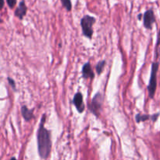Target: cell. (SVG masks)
Returning <instances> with one entry per match:
<instances>
[{"mask_svg": "<svg viewBox=\"0 0 160 160\" xmlns=\"http://www.w3.org/2000/svg\"><path fill=\"white\" fill-rule=\"evenodd\" d=\"M7 79H8V83H9V84L10 85V86L11 87H12V89H13V90H17V88H16V83H15V81H14L13 79H12V78H11L10 77H8L7 78Z\"/></svg>", "mask_w": 160, "mask_h": 160, "instance_id": "5bb4252c", "label": "cell"}, {"mask_svg": "<svg viewBox=\"0 0 160 160\" xmlns=\"http://www.w3.org/2000/svg\"><path fill=\"white\" fill-rule=\"evenodd\" d=\"M159 115V113H157V114L154 115H143L141 114V113H138L135 115V121L138 123H140L142 122H145L147 120H149V119H152L153 122H156L157 120L158 117Z\"/></svg>", "mask_w": 160, "mask_h": 160, "instance_id": "9c48e42d", "label": "cell"}, {"mask_svg": "<svg viewBox=\"0 0 160 160\" xmlns=\"http://www.w3.org/2000/svg\"><path fill=\"white\" fill-rule=\"evenodd\" d=\"M155 61H158V60L160 59V29L158 32L157 41H156V48H155Z\"/></svg>", "mask_w": 160, "mask_h": 160, "instance_id": "8fae6325", "label": "cell"}, {"mask_svg": "<svg viewBox=\"0 0 160 160\" xmlns=\"http://www.w3.org/2000/svg\"><path fill=\"white\" fill-rule=\"evenodd\" d=\"M9 160H17V159L16 158H14V157H12V158H11Z\"/></svg>", "mask_w": 160, "mask_h": 160, "instance_id": "e0dca14e", "label": "cell"}, {"mask_svg": "<svg viewBox=\"0 0 160 160\" xmlns=\"http://www.w3.org/2000/svg\"><path fill=\"white\" fill-rule=\"evenodd\" d=\"M62 6L67 9V11H71L72 9V3L71 0H60Z\"/></svg>", "mask_w": 160, "mask_h": 160, "instance_id": "4fadbf2b", "label": "cell"}, {"mask_svg": "<svg viewBox=\"0 0 160 160\" xmlns=\"http://www.w3.org/2000/svg\"><path fill=\"white\" fill-rule=\"evenodd\" d=\"M142 17H143V14L142 13H140L138 16V20H141L142 19Z\"/></svg>", "mask_w": 160, "mask_h": 160, "instance_id": "2e32d148", "label": "cell"}, {"mask_svg": "<svg viewBox=\"0 0 160 160\" xmlns=\"http://www.w3.org/2000/svg\"><path fill=\"white\" fill-rule=\"evenodd\" d=\"M95 18L90 15H84L81 20V26L82 28V33L86 38L89 39H92L93 35V25L95 24Z\"/></svg>", "mask_w": 160, "mask_h": 160, "instance_id": "7a4b0ae2", "label": "cell"}, {"mask_svg": "<svg viewBox=\"0 0 160 160\" xmlns=\"http://www.w3.org/2000/svg\"><path fill=\"white\" fill-rule=\"evenodd\" d=\"M73 104L75 108H76V109L78 110V112H84V109H85V105H84V100H83V95L81 92H78L73 96Z\"/></svg>", "mask_w": 160, "mask_h": 160, "instance_id": "8992f818", "label": "cell"}, {"mask_svg": "<svg viewBox=\"0 0 160 160\" xmlns=\"http://www.w3.org/2000/svg\"><path fill=\"white\" fill-rule=\"evenodd\" d=\"M21 115L23 116V119H24L26 122H30L31 119H33L34 118V110H31L26 106V105H23L21 108Z\"/></svg>", "mask_w": 160, "mask_h": 160, "instance_id": "30bf717a", "label": "cell"}, {"mask_svg": "<svg viewBox=\"0 0 160 160\" xmlns=\"http://www.w3.org/2000/svg\"><path fill=\"white\" fill-rule=\"evenodd\" d=\"M27 12H28V7H27L24 2L21 1L19 3V6H17V9H16L15 12H14V15L20 20H23V17L26 16Z\"/></svg>", "mask_w": 160, "mask_h": 160, "instance_id": "52a82bcc", "label": "cell"}, {"mask_svg": "<svg viewBox=\"0 0 160 160\" xmlns=\"http://www.w3.org/2000/svg\"><path fill=\"white\" fill-rule=\"evenodd\" d=\"M6 3L10 9H13L17 4V0H6Z\"/></svg>", "mask_w": 160, "mask_h": 160, "instance_id": "9a60e30c", "label": "cell"}, {"mask_svg": "<svg viewBox=\"0 0 160 160\" xmlns=\"http://www.w3.org/2000/svg\"><path fill=\"white\" fill-rule=\"evenodd\" d=\"M106 60H102V61H99V62L97 64L96 67H95V70H96V72L98 75H101L102 73L103 70L105 68V66H106Z\"/></svg>", "mask_w": 160, "mask_h": 160, "instance_id": "7c38bea8", "label": "cell"}, {"mask_svg": "<svg viewBox=\"0 0 160 160\" xmlns=\"http://www.w3.org/2000/svg\"><path fill=\"white\" fill-rule=\"evenodd\" d=\"M102 103H103V97L102 93H97L94 96L93 99H92V102H91L90 105H89V110L96 116L97 118L99 117L100 114H101L102 108Z\"/></svg>", "mask_w": 160, "mask_h": 160, "instance_id": "277c9868", "label": "cell"}, {"mask_svg": "<svg viewBox=\"0 0 160 160\" xmlns=\"http://www.w3.org/2000/svg\"><path fill=\"white\" fill-rule=\"evenodd\" d=\"M82 77L83 78H90L92 80L95 78V74H94L93 70H92V67L90 62L85 63L83 65Z\"/></svg>", "mask_w": 160, "mask_h": 160, "instance_id": "ba28073f", "label": "cell"}, {"mask_svg": "<svg viewBox=\"0 0 160 160\" xmlns=\"http://www.w3.org/2000/svg\"><path fill=\"white\" fill-rule=\"evenodd\" d=\"M159 61H153L152 64L151 76H150L149 83L148 86V95L150 98H153L156 94V88H157V72L159 70Z\"/></svg>", "mask_w": 160, "mask_h": 160, "instance_id": "3957f363", "label": "cell"}, {"mask_svg": "<svg viewBox=\"0 0 160 160\" xmlns=\"http://www.w3.org/2000/svg\"><path fill=\"white\" fill-rule=\"evenodd\" d=\"M45 120H46V115L45 114H43L37 132L38 151L40 157L43 159H46L49 156L52 149L51 133L49 130L45 128Z\"/></svg>", "mask_w": 160, "mask_h": 160, "instance_id": "6da1fadb", "label": "cell"}, {"mask_svg": "<svg viewBox=\"0 0 160 160\" xmlns=\"http://www.w3.org/2000/svg\"><path fill=\"white\" fill-rule=\"evenodd\" d=\"M156 17L154 11L152 9L145 11L143 14V25L145 28L148 30H152V25L156 23Z\"/></svg>", "mask_w": 160, "mask_h": 160, "instance_id": "5b68a950", "label": "cell"}]
</instances>
